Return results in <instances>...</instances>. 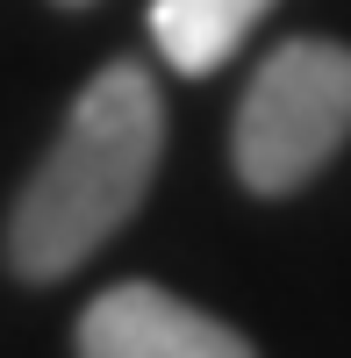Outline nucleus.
I'll use <instances>...</instances> for the list:
<instances>
[{
  "label": "nucleus",
  "mask_w": 351,
  "mask_h": 358,
  "mask_svg": "<svg viewBox=\"0 0 351 358\" xmlns=\"http://www.w3.org/2000/svg\"><path fill=\"white\" fill-rule=\"evenodd\" d=\"M65 8H86V0H65Z\"/></svg>",
  "instance_id": "5"
},
{
  "label": "nucleus",
  "mask_w": 351,
  "mask_h": 358,
  "mask_svg": "<svg viewBox=\"0 0 351 358\" xmlns=\"http://www.w3.org/2000/svg\"><path fill=\"white\" fill-rule=\"evenodd\" d=\"M72 351L79 358H258L251 337H237L229 322H215L208 308H194L151 280L108 287L79 315Z\"/></svg>",
  "instance_id": "3"
},
{
  "label": "nucleus",
  "mask_w": 351,
  "mask_h": 358,
  "mask_svg": "<svg viewBox=\"0 0 351 358\" xmlns=\"http://www.w3.org/2000/svg\"><path fill=\"white\" fill-rule=\"evenodd\" d=\"M165 151V108L143 65H101L72 101L57 143L22 179V194L0 229V258L15 280H65L122 229Z\"/></svg>",
  "instance_id": "1"
},
{
  "label": "nucleus",
  "mask_w": 351,
  "mask_h": 358,
  "mask_svg": "<svg viewBox=\"0 0 351 358\" xmlns=\"http://www.w3.org/2000/svg\"><path fill=\"white\" fill-rule=\"evenodd\" d=\"M351 143V50L294 36L251 72L229 165L251 194H294Z\"/></svg>",
  "instance_id": "2"
},
{
  "label": "nucleus",
  "mask_w": 351,
  "mask_h": 358,
  "mask_svg": "<svg viewBox=\"0 0 351 358\" xmlns=\"http://www.w3.org/2000/svg\"><path fill=\"white\" fill-rule=\"evenodd\" d=\"M266 15H273V0H158L151 36L180 72H215Z\"/></svg>",
  "instance_id": "4"
}]
</instances>
